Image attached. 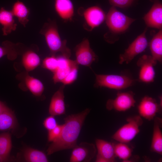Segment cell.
I'll use <instances>...</instances> for the list:
<instances>
[{"mask_svg":"<svg viewBox=\"0 0 162 162\" xmlns=\"http://www.w3.org/2000/svg\"><path fill=\"white\" fill-rule=\"evenodd\" d=\"M23 80L30 91L34 96H41L44 90L42 82L38 79L30 76L26 71L23 73Z\"/></svg>","mask_w":162,"mask_h":162,"instance_id":"obj_20","label":"cell"},{"mask_svg":"<svg viewBox=\"0 0 162 162\" xmlns=\"http://www.w3.org/2000/svg\"><path fill=\"white\" fill-rule=\"evenodd\" d=\"M147 26L161 29L162 27V5L158 0H155L148 12L143 18Z\"/></svg>","mask_w":162,"mask_h":162,"instance_id":"obj_13","label":"cell"},{"mask_svg":"<svg viewBox=\"0 0 162 162\" xmlns=\"http://www.w3.org/2000/svg\"><path fill=\"white\" fill-rule=\"evenodd\" d=\"M40 33L45 38L51 55L55 56L56 53L60 52L62 56L69 58L71 50L66 46V41L62 40L55 23L52 22L45 23Z\"/></svg>","mask_w":162,"mask_h":162,"instance_id":"obj_2","label":"cell"},{"mask_svg":"<svg viewBox=\"0 0 162 162\" xmlns=\"http://www.w3.org/2000/svg\"><path fill=\"white\" fill-rule=\"evenodd\" d=\"M98 153L95 161L96 162H114L116 157L115 152L114 143L104 140H95Z\"/></svg>","mask_w":162,"mask_h":162,"instance_id":"obj_12","label":"cell"},{"mask_svg":"<svg viewBox=\"0 0 162 162\" xmlns=\"http://www.w3.org/2000/svg\"><path fill=\"white\" fill-rule=\"evenodd\" d=\"M22 63L26 71H31L38 67L40 64V59L34 52L29 50L25 52L22 57Z\"/></svg>","mask_w":162,"mask_h":162,"instance_id":"obj_21","label":"cell"},{"mask_svg":"<svg viewBox=\"0 0 162 162\" xmlns=\"http://www.w3.org/2000/svg\"><path fill=\"white\" fill-rule=\"evenodd\" d=\"M90 110L91 109L86 108L80 113L68 115L64 119V123L61 135L48 147L47 150L48 155L58 151L73 149L77 145L78 138Z\"/></svg>","mask_w":162,"mask_h":162,"instance_id":"obj_1","label":"cell"},{"mask_svg":"<svg viewBox=\"0 0 162 162\" xmlns=\"http://www.w3.org/2000/svg\"><path fill=\"white\" fill-rule=\"evenodd\" d=\"M65 85L63 84L52 96L50 102L49 112L50 115L59 116L65 112L64 90Z\"/></svg>","mask_w":162,"mask_h":162,"instance_id":"obj_15","label":"cell"},{"mask_svg":"<svg viewBox=\"0 0 162 162\" xmlns=\"http://www.w3.org/2000/svg\"><path fill=\"white\" fill-rule=\"evenodd\" d=\"M105 20L110 30L116 33L124 32L136 20L118 11L113 6L110 9Z\"/></svg>","mask_w":162,"mask_h":162,"instance_id":"obj_5","label":"cell"},{"mask_svg":"<svg viewBox=\"0 0 162 162\" xmlns=\"http://www.w3.org/2000/svg\"><path fill=\"white\" fill-rule=\"evenodd\" d=\"M152 56L157 62L162 61V30L159 31L155 34L149 44Z\"/></svg>","mask_w":162,"mask_h":162,"instance_id":"obj_22","label":"cell"},{"mask_svg":"<svg viewBox=\"0 0 162 162\" xmlns=\"http://www.w3.org/2000/svg\"><path fill=\"white\" fill-rule=\"evenodd\" d=\"M153 119V133L150 149L152 152L162 155V134L161 128L162 119L161 118L155 117Z\"/></svg>","mask_w":162,"mask_h":162,"instance_id":"obj_17","label":"cell"},{"mask_svg":"<svg viewBox=\"0 0 162 162\" xmlns=\"http://www.w3.org/2000/svg\"><path fill=\"white\" fill-rule=\"evenodd\" d=\"M43 124L48 131L52 130L58 124L54 116L52 115L46 117L44 120Z\"/></svg>","mask_w":162,"mask_h":162,"instance_id":"obj_32","label":"cell"},{"mask_svg":"<svg viewBox=\"0 0 162 162\" xmlns=\"http://www.w3.org/2000/svg\"><path fill=\"white\" fill-rule=\"evenodd\" d=\"M55 8L59 16L65 20H71L74 15V8L71 0H55Z\"/></svg>","mask_w":162,"mask_h":162,"instance_id":"obj_19","label":"cell"},{"mask_svg":"<svg viewBox=\"0 0 162 162\" xmlns=\"http://www.w3.org/2000/svg\"><path fill=\"white\" fill-rule=\"evenodd\" d=\"M58 64V57L54 55L45 58L43 61L42 67L53 73L57 69Z\"/></svg>","mask_w":162,"mask_h":162,"instance_id":"obj_29","label":"cell"},{"mask_svg":"<svg viewBox=\"0 0 162 162\" xmlns=\"http://www.w3.org/2000/svg\"><path fill=\"white\" fill-rule=\"evenodd\" d=\"M95 88L106 87L116 90H121L132 86L135 80L125 75L99 74L95 73Z\"/></svg>","mask_w":162,"mask_h":162,"instance_id":"obj_3","label":"cell"},{"mask_svg":"<svg viewBox=\"0 0 162 162\" xmlns=\"http://www.w3.org/2000/svg\"><path fill=\"white\" fill-rule=\"evenodd\" d=\"M157 62L150 55H145L139 58L136 65L140 68L139 76L140 81L146 83L154 81L155 75L154 66Z\"/></svg>","mask_w":162,"mask_h":162,"instance_id":"obj_8","label":"cell"},{"mask_svg":"<svg viewBox=\"0 0 162 162\" xmlns=\"http://www.w3.org/2000/svg\"><path fill=\"white\" fill-rule=\"evenodd\" d=\"M76 59L78 65L90 67L93 62L98 59V57L91 48L89 40H83L75 48Z\"/></svg>","mask_w":162,"mask_h":162,"instance_id":"obj_9","label":"cell"},{"mask_svg":"<svg viewBox=\"0 0 162 162\" xmlns=\"http://www.w3.org/2000/svg\"><path fill=\"white\" fill-rule=\"evenodd\" d=\"M147 28L138 36L125 50L123 54L119 56V63L122 64L124 62L129 63L137 55L144 51L147 48L148 43L146 33Z\"/></svg>","mask_w":162,"mask_h":162,"instance_id":"obj_6","label":"cell"},{"mask_svg":"<svg viewBox=\"0 0 162 162\" xmlns=\"http://www.w3.org/2000/svg\"><path fill=\"white\" fill-rule=\"evenodd\" d=\"M63 124L58 125L52 130L48 131V140L53 142L57 140L60 136L63 127Z\"/></svg>","mask_w":162,"mask_h":162,"instance_id":"obj_31","label":"cell"},{"mask_svg":"<svg viewBox=\"0 0 162 162\" xmlns=\"http://www.w3.org/2000/svg\"><path fill=\"white\" fill-rule=\"evenodd\" d=\"M4 162V159L0 155V162Z\"/></svg>","mask_w":162,"mask_h":162,"instance_id":"obj_35","label":"cell"},{"mask_svg":"<svg viewBox=\"0 0 162 162\" xmlns=\"http://www.w3.org/2000/svg\"><path fill=\"white\" fill-rule=\"evenodd\" d=\"M24 158L28 162H47L48 160L43 152L31 148H27L24 152Z\"/></svg>","mask_w":162,"mask_h":162,"instance_id":"obj_26","label":"cell"},{"mask_svg":"<svg viewBox=\"0 0 162 162\" xmlns=\"http://www.w3.org/2000/svg\"><path fill=\"white\" fill-rule=\"evenodd\" d=\"M11 11L13 15L18 18L19 22L25 27L29 21L28 16L29 11L25 4L18 0L14 4Z\"/></svg>","mask_w":162,"mask_h":162,"instance_id":"obj_24","label":"cell"},{"mask_svg":"<svg viewBox=\"0 0 162 162\" xmlns=\"http://www.w3.org/2000/svg\"><path fill=\"white\" fill-rule=\"evenodd\" d=\"M17 120L12 111L9 108L0 114V131H5L14 128Z\"/></svg>","mask_w":162,"mask_h":162,"instance_id":"obj_23","label":"cell"},{"mask_svg":"<svg viewBox=\"0 0 162 162\" xmlns=\"http://www.w3.org/2000/svg\"><path fill=\"white\" fill-rule=\"evenodd\" d=\"M127 144L119 142L117 143H114V152L116 157L125 162L129 161L133 152L132 148Z\"/></svg>","mask_w":162,"mask_h":162,"instance_id":"obj_27","label":"cell"},{"mask_svg":"<svg viewBox=\"0 0 162 162\" xmlns=\"http://www.w3.org/2000/svg\"><path fill=\"white\" fill-rule=\"evenodd\" d=\"M83 16L86 24L91 30L102 24L106 17L104 11L98 6L90 7L86 9L84 11Z\"/></svg>","mask_w":162,"mask_h":162,"instance_id":"obj_14","label":"cell"},{"mask_svg":"<svg viewBox=\"0 0 162 162\" xmlns=\"http://www.w3.org/2000/svg\"><path fill=\"white\" fill-rule=\"evenodd\" d=\"M12 148L10 134L4 132L0 134V155L4 162L9 160L10 153Z\"/></svg>","mask_w":162,"mask_h":162,"instance_id":"obj_25","label":"cell"},{"mask_svg":"<svg viewBox=\"0 0 162 162\" xmlns=\"http://www.w3.org/2000/svg\"><path fill=\"white\" fill-rule=\"evenodd\" d=\"M11 11L2 7L0 9V24L2 26L3 35H7L16 30L17 26Z\"/></svg>","mask_w":162,"mask_h":162,"instance_id":"obj_18","label":"cell"},{"mask_svg":"<svg viewBox=\"0 0 162 162\" xmlns=\"http://www.w3.org/2000/svg\"><path fill=\"white\" fill-rule=\"evenodd\" d=\"M14 44L9 41H4L0 46V58L7 55L8 59H15L17 54L14 48Z\"/></svg>","mask_w":162,"mask_h":162,"instance_id":"obj_28","label":"cell"},{"mask_svg":"<svg viewBox=\"0 0 162 162\" xmlns=\"http://www.w3.org/2000/svg\"><path fill=\"white\" fill-rule=\"evenodd\" d=\"M135 94L132 91L118 93L114 99H109L106 104L109 110H114L119 112L126 111L135 106Z\"/></svg>","mask_w":162,"mask_h":162,"instance_id":"obj_7","label":"cell"},{"mask_svg":"<svg viewBox=\"0 0 162 162\" xmlns=\"http://www.w3.org/2000/svg\"><path fill=\"white\" fill-rule=\"evenodd\" d=\"M70 159V162H88L95 156L96 149L94 145L82 142L73 148Z\"/></svg>","mask_w":162,"mask_h":162,"instance_id":"obj_11","label":"cell"},{"mask_svg":"<svg viewBox=\"0 0 162 162\" xmlns=\"http://www.w3.org/2000/svg\"><path fill=\"white\" fill-rule=\"evenodd\" d=\"M162 109V97L158 104L154 98L148 96L142 98L138 106L140 116L148 121L153 120L157 113H160Z\"/></svg>","mask_w":162,"mask_h":162,"instance_id":"obj_10","label":"cell"},{"mask_svg":"<svg viewBox=\"0 0 162 162\" xmlns=\"http://www.w3.org/2000/svg\"><path fill=\"white\" fill-rule=\"evenodd\" d=\"M58 64L56 70L54 72L52 79L54 83L62 82L68 76L74 66L77 64L75 60L63 56L58 57Z\"/></svg>","mask_w":162,"mask_h":162,"instance_id":"obj_16","label":"cell"},{"mask_svg":"<svg viewBox=\"0 0 162 162\" xmlns=\"http://www.w3.org/2000/svg\"><path fill=\"white\" fill-rule=\"evenodd\" d=\"M127 123L120 128L112 135V138L119 142H130L140 131V127L143 121L140 116L136 115L127 118Z\"/></svg>","mask_w":162,"mask_h":162,"instance_id":"obj_4","label":"cell"},{"mask_svg":"<svg viewBox=\"0 0 162 162\" xmlns=\"http://www.w3.org/2000/svg\"><path fill=\"white\" fill-rule=\"evenodd\" d=\"M8 108L4 103L0 101V114L7 110Z\"/></svg>","mask_w":162,"mask_h":162,"instance_id":"obj_34","label":"cell"},{"mask_svg":"<svg viewBox=\"0 0 162 162\" xmlns=\"http://www.w3.org/2000/svg\"><path fill=\"white\" fill-rule=\"evenodd\" d=\"M111 5L124 8L130 6L134 0H108Z\"/></svg>","mask_w":162,"mask_h":162,"instance_id":"obj_33","label":"cell"},{"mask_svg":"<svg viewBox=\"0 0 162 162\" xmlns=\"http://www.w3.org/2000/svg\"><path fill=\"white\" fill-rule=\"evenodd\" d=\"M78 65H75L71 70L70 71L62 82L66 85L73 83L76 79L78 74Z\"/></svg>","mask_w":162,"mask_h":162,"instance_id":"obj_30","label":"cell"}]
</instances>
